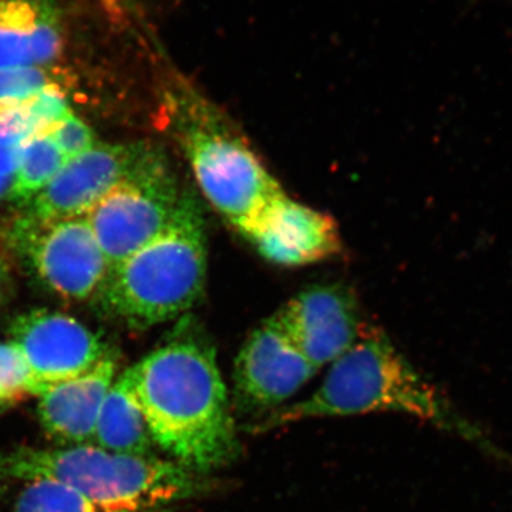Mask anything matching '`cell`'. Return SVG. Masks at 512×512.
<instances>
[{"label":"cell","mask_w":512,"mask_h":512,"mask_svg":"<svg viewBox=\"0 0 512 512\" xmlns=\"http://www.w3.org/2000/svg\"><path fill=\"white\" fill-rule=\"evenodd\" d=\"M367 413L407 414L470 436L447 400L402 355L383 332L365 329L338 360L315 393L281 407L252 427L266 433L301 420L357 416Z\"/></svg>","instance_id":"obj_3"},{"label":"cell","mask_w":512,"mask_h":512,"mask_svg":"<svg viewBox=\"0 0 512 512\" xmlns=\"http://www.w3.org/2000/svg\"><path fill=\"white\" fill-rule=\"evenodd\" d=\"M183 194L164 151L153 146L133 173L84 214L109 272L167 227Z\"/></svg>","instance_id":"obj_6"},{"label":"cell","mask_w":512,"mask_h":512,"mask_svg":"<svg viewBox=\"0 0 512 512\" xmlns=\"http://www.w3.org/2000/svg\"><path fill=\"white\" fill-rule=\"evenodd\" d=\"M93 446L111 453L154 456L153 437L141 410L127 370L111 384L101 406Z\"/></svg>","instance_id":"obj_15"},{"label":"cell","mask_w":512,"mask_h":512,"mask_svg":"<svg viewBox=\"0 0 512 512\" xmlns=\"http://www.w3.org/2000/svg\"><path fill=\"white\" fill-rule=\"evenodd\" d=\"M239 234L265 259L284 266L315 264L340 251L335 221L279 194Z\"/></svg>","instance_id":"obj_12"},{"label":"cell","mask_w":512,"mask_h":512,"mask_svg":"<svg viewBox=\"0 0 512 512\" xmlns=\"http://www.w3.org/2000/svg\"><path fill=\"white\" fill-rule=\"evenodd\" d=\"M9 335L46 389L84 375L110 352L82 322L47 309L20 313L13 319Z\"/></svg>","instance_id":"obj_11"},{"label":"cell","mask_w":512,"mask_h":512,"mask_svg":"<svg viewBox=\"0 0 512 512\" xmlns=\"http://www.w3.org/2000/svg\"><path fill=\"white\" fill-rule=\"evenodd\" d=\"M207 264L204 211L184 191L167 227L107 274L94 296L97 308L130 329L163 325L201 298Z\"/></svg>","instance_id":"obj_4"},{"label":"cell","mask_w":512,"mask_h":512,"mask_svg":"<svg viewBox=\"0 0 512 512\" xmlns=\"http://www.w3.org/2000/svg\"><path fill=\"white\" fill-rule=\"evenodd\" d=\"M25 138L0 128V202L10 201L19 147Z\"/></svg>","instance_id":"obj_20"},{"label":"cell","mask_w":512,"mask_h":512,"mask_svg":"<svg viewBox=\"0 0 512 512\" xmlns=\"http://www.w3.org/2000/svg\"><path fill=\"white\" fill-rule=\"evenodd\" d=\"M46 390L33 376L22 350L12 340L0 342V406L8 409L26 397H39Z\"/></svg>","instance_id":"obj_18"},{"label":"cell","mask_w":512,"mask_h":512,"mask_svg":"<svg viewBox=\"0 0 512 512\" xmlns=\"http://www.w3.org/2000/svg\"><path fill=\"white\" fill-rule=\"evenodd\" d=\"M0 478L59 481L103 512H163L215 490L170 458L111 453L93 444L0 453Z\"/></svg>","instance_id":"obj_2"},{"label":"cell","mask_w":512,"mask_h":512,"mask_svg":"<svg viewBox=\"0 0 512 512\" xmlns=\"http://www.w3.org/2000/svg\"><path fill=\"white\" fill-rule=\"evenodd\" d=\"M8 512H103L82 494L59 481L36 478L26 481Z\"/></svg>","instance_id":"obj_17"},{"label":"cell","mask_w":512,"mask_h":512,"mask_svg":"<svg viewBox=\"0 0 512 512\" xmlns=\"http://www.w3.org/2000/svg\"><path fill=\"white\" fill-rule=\"evenodd\" d=\"M9 241L37 281L64 301H89L109 274L84 217L49 222L20 217L10 228Z\"/></svg>","instance_id":"obj_7"},{"label":"cell","mask_w":512,"mask_h":512,"mask_svg":"<svg viewBox=\"0 0 512 512\" xmlns=\"http://www.w3.org/2000/svg\"><path fill=\"white\" fill-rule=\"evenodd\" d=\"M67 163L49 133L26 137L19 147L10 201L29 204L59 174Z\"/></svg>","instance_id":"obj_16"},{"label":"cell","mask_w":512,"mask_h":512,"mask_svg":"<svg viewBox=\"0 0 512 512\" xmlns=\"http://www.w3.org/2000/svg\"><path fill=\"white\" fill-rule=\"evenodd\" d=\"M318 370L292 345L275 315L271 316L248 336L239 350L232 406L245 416L274 413Z\"/></svg>","instance_id":"obj_8"},{"label":"cell","mask_w":512,"mask_h":512,"mask_svg":"<svg viewBox=\"0 0 512 512\" xmlns=\"http://www.w3.org/2000/svg\"><path fill=\"white\" fill-rule=\"evenodd\" d=\"M3 481H5V480H2V478H0V490H2V483H3Z\"/></svg>","instance_id":"obj_23"},{"label":"cell","mask_w":512,"mask_h":512,"mask_svg":"<svg viewBox=\"0 0 512 512\" xmlns=\"http://www.w3.org/2000/svg\"><path fill=\"white\" fill-rule=\"evenodd\" d=\"M10 293H12V275L8 262L0 254V308L9 301Z\"/></svg>","instance_id":"obj_21"},{"label":"cell","mask_w":512,"mask_h":512,"mask_svg":"<svg viewBox=\"0 0 512 512\" xmlns=\"http://www.w3.org/2000/svg\"><path fill=\"white\" fill-rule=\"evenodd\" d=\"M153 144L97 143L64 164L59 174L26 204L22 217L37 222L84 217L87 211L128 177Z\"/></svg>","instance_id":"obj_9"},{"label":"cell","mask_w":512,"mask_h":512,"mask_svg":"<svg viewBox=\"0 0 512 512\" xmlns=\"http://www.w3.org/2000/svg\"><path fill=\"white\" fill-rule=\"evenodd\" d=\"M116 372V353L109 352L89 372L52 384L40 394L37 416L47 436L63 447L92 444L101 406Z\"/></svg>","instance_id":"obj_14"},{"label":"cell","mask_w":512,"mask_h":512,"mask_svg":"<svg viewBox=\"0 0 512 512\" xmlns=\"http://www.w3.org/2000/svg\"><path fill=\"white\" fill-rule=\"evenodd\" d=\"M74 23L69 0H0V70L66 63Z\"/></svg>","instance_id":"obj_13"},{"label":"cell","mask_w":512,"mask_h":512,"mask_svg":"<svg viewBox=\"0 0 512 512\" xmlns=\"http://www.w3.org/2000/svg\"><path fill=\"white\" fill-rule=\"evenodd\" d=\"M293 346L316 369L332 365L362 338L359 302L343 285H315L275 313Z\"/></svg>","instance_id":"obj_10"},{"label":"cell","mask_w":512,"mask_h":512,"mask_svg":"<svg viewBox=\"0 0 512 512\" xmlns=\"http://www.w3.org/2000/svg\"><path fill=\"white\" fill-rule=\"evenodd\" d=\"M2 410H5V409H3V407H2V406H0V412H2Z\"/></svg>","instance_id":"obj_24"},{"label":"cell","mask_w":512,"mask_h":512,"mask_svg":"<svg viewBox=\"0 0 512 512\" xmlns=\"http://www.w3.org/2000/svg\"><path fill=\"white\" fill-rule=\"evenodd\" d=\"M167 103L175 140L202 195L241 232L284 190L227 114L190 84L175 83Z\"/></svg>","instance_id":"obj_5"},{"label":"cell","mask_w":512,"mask_h":512,"mask_svg":"<svg viewBox=\"0 0 512 512\" xmlns=\"http://www.w3.org/2000/svg\"><path fill=\"white\" fill-rule=\"evenodd\" d=\"M96 2L107 12L113 13L114 16L126 13L127 6L130 5V0H96Z\"/></svg>","instance_id":"obj_22"},{"label":"cell","mask_w":512,"mask_h":512,"mask_svg":"<svg viewBox=\"0 0 512 512\" xmlns=\"http://www.w3.org/2000/svg\"><path fill=\"white\" fill-rule=\"evenodd\" d=\"M49 134L67 161L82 156L99 143L89 124L77 117L73 110L56 123Z\"/></svg>","instance_id":"obj_19"},{"label":"cell","mask_w":512,"mask_h":512,"mask_svg":"<svg viewBox=\"0 0 512 512\" xmlns=\"http://www.w3.org/2000/svg\"><path fill=\"white\" fill-rule=\"evenodd\" d=\"M127 373L154 444L171 460L202 476L238 461L234 410L204 332L180 330Z\"/></svg>","instance_id":"obj_1"}]
</instances>
